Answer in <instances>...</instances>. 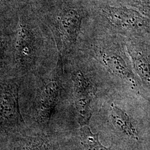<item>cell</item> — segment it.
<instances>
[{"label":"cell","mask_w":150,"mask_h":150,"mask_svg":"<svg viewBox=\"0 0 150 150\" xmlns=\"http://www.w3.org/2000/svg\"><path fill=\"white\" fill-rule=\"evenodd\" d=\"M110 120L113 128L120 134L135 141L139 140V134L129 115L114 104L110 107Z\"/></svg>","instance_id":"5b68a950"},{"label":"cell","mask_w":150,"mask_h":150,"mask_svg":"<svg viewBox=\"0 0 150 150\" xmlns=\"http://www.w3.org/2000/svg\"><path fill=\"white\" fill-rule=\"evenodd\" d=\"M126 48L133 70L145 85L150 87V54L132 42L127 43Z\"/></svg>","instance_id":"277c9868"},{"label":"cell","mask_w":150,"mask_h":150,"mask_svg":"<svg viewBox=\"0 0 150 150\" xmlns=\"http://www.w3.org/2000/svg\"><path fill=\"white\" fill-rule=\"evenodd\" d=\"M80 140L83 150H111L102 145L98 134H93L88 125L81 127Z\"/></svg>","instance_id":"52a82bcc"},{"label":"cell","mask_w":150,"mask_h":150,"mask_svg":"<svg viewBox=\"0 0 150 150\" xmlns=\"http://www.w3.org/2000/svg\"><path fill=\"white\" fill-rule=\"evenodd\" d=\"M124 6H128L150 19V0H118Z\"/></svg>","instance_id":"9c48e42d"},{"label":"cell","mask_w":150,"mask_h":150,"mask_svg":"<svg viewBox=\"0 0 150 150\" xmlns=\"http://www.w3.org/2000/svg\"><path fill=\"white\" fill-rule=\"evenodd\" d=\"M103 12L110 22L118 30L127 32H150V19L125 6H107Z\"/></svg>","instance_id":"6da1fadb"},{"label":"cell","mask_w":150,"mask_h":150,"mask_svg":"<svg viewBox=\"0 0 150 150\" xmlns=\"http://www.w3.org/2000/svg\"><path fill=\"white\" fill-rule=\"evenodd\" d=\"M56 85L50 83L43 91L40 104L36 112V120L40 123L47 124L50 122L57 96Z\"/></svg>","instance_id":"8992f818"},{"label":"cell","mask_w":150,"mask_h":150,"mask_svg":"<svg viewBox=\"0 0 150 150\" xmlns=\"http://www.w3.org/2000/svg\"><path fill=\"white\" fill-rule=\"evenodd\" d=\"M102 59L110 71L118 78L136 86V77L128 58L120 48H107L103 50Z\"/></svg>","instance_id":"7a4b0ae2"},{"label":"cell","mask_w":150,"mask_h":150,"mask_svg":"<svg viewBox=\"0 0 150 150\" xmlns=\"http://www.w3.org/2000/svg\"><path fill=\"white\" fill-rule=\"evenodd\" d=\"M18 150H55L47 139L41 136H29L21 139Z\"/></svg>","instance_id":"ba28073f"},{"label":"cell","mask_w":150,"mask_h":150,"mask_svg":"<svg viewBox=\"0 0 150 150\" xmlns=\"http://www.w3.org/2000/svg\"><path fill=\"white\" fill-rule=\"evenodd\" d=\"M93 88L82 75H79L75 83V99L78 122L80 127L88 125L91 116Z\"/></svg>","instance_id":"3957f363"}]
</instances>
